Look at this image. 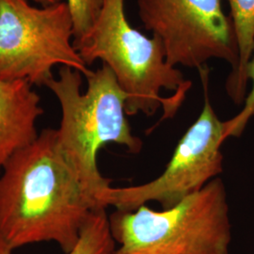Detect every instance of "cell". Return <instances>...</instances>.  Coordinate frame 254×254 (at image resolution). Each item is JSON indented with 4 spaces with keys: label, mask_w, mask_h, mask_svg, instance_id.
<instances>
[{
    "label": "cell",
    "mask_w": 254,
    "mask_h": 254,
    "mask_svg": "<svg viewBox=\"0 0 254 254\" xmlns=\"http://www.w3.org/2000/svg\"><path fill=\"white\" fill-rule=\"evenodd\" d=\"M96 209L61 154L56 129H44L0 173V238L13 251L55 242L69 254Z\"/></svg>",
    "instance_id": "6da1fadb"
},
{
    "label": "cell",
    "mask_w": 254,
    "mask_h": 254,
    "mask_svg": "<svg viewBox=\"0 0 254 254\" xmlns=\"http://www.w3.org/2000/svg\"><path fill=\"white\" fill-rule=\"evenodd\" d=\"M82 75L73 68L61 66L58 77L46 87L54 93L62 110L61 124L56 129L59 150L83 189L103 208L101 196L111 181L98 169L99 151L115 143L137 154L143 143L132 133L126 110L127 95L109 66L102 64L86 77L88 86L84 92Z\"/></svg>",
    "instance_id": "7a4b0ae2"
},
{
    "label": "cell",
    "mask_w": 254,
    "mask_h": 254,
    "mask_svg": "<svg viewBox=\"0 0 254 254\" xmlns=\"http://www.w3.org/2000/svg\"><path fill=\"white\" fill-rule=\"evenodd\" d=\"M73 46L90 67L96 61L109 66L127 95V116H153L160 108L172 118L190 90L191 82L167 63L162 43L131 27L125 0H104L98 18Z\"/></svg>",
    "instance_id": "3957f363"
},
{
    "label": "cell",
    "mask_w": 254,
    "mask_h": 254,
    "mask_svg": "<svg viewBox=\"0 0 254 254\" xmlns=\"http://www.w3.org/2000/svg\"><path fill=\"white\" fill-rule=\"evenodd\" d=\"M109 228L114 254H230L227 191L217 177L173 207L116 210Z\"/></svg>",
    "instance_id": "277c9868"
},
{
    "label": "cell",
    "mask_w": 254,
    "mask_h": 254,
    "mask_svg": "<svg viewBox=\"0 0 254 254\" xmlns=\"http://www.w3.org/2000/svg\"><path fill=\"white\" fill-rule=\"evenodd\" d=\"M58 65L85 77L92 73L73 46L68 4L60 1L39 8L28 0H0V78L46 86Z\"/></svg>",
    "instance_id": "5b68a950"
},
{
    "label": "cell",
    "mask_w": 254,
    "mask_h": 254,
    "mask_svg": "<svg viewBox=\"0 0 254 254\" xmlns=\"http://www.w3.org/2000/svg\"><path fill=\"white\" fill-rule=\"evenodd\" d=\"M198 71L203 88V108L180 138L165 171L142 185L110 186L101 196L103 208L113 206L119 211H133L150 201L158 202L162 209L170 208L200 191L222 173L224 122L218 119L209 99L207 65Z\"/></svg>",
    "instance_id": "8992f818"
},
{
    "label": "cell",
    "mask_w": 254,
    "mask_h": 254,
    "mask_svg": "<svg viewBox=\"0 0 254 254\" xmlns=\"http://www.w3.org/2000/svg\"><path fill=\"white\" fill-rule=\"evenodd\" d=\"M142 25L159 39L166 61L200 69L219 59L234 71L238 50L233 21L222 9V0H136Z\"/></svg>",
    "instance_id": "52a82bcc"
},
{
    "label": "cell",
    "mask_w": 254,
    "mask_h": 254,
    "mask_svg": "<svg viewBox=\"0 0 254 254\" xmlns=\"http://www.w3.org/2000/svg\"><path fill=\"white\" fill-rule=\"evenodd\" d=\"M43 114L41 98L29 82L0 78V173L38 137L37 121Z\"/></svg>",
    "instance_id": "ba28073f"
},
{
    "label": "cell",
    "mask_w": 254,
    "mask_h": 254,
    "mask_svg": "<svg viewBox=\"0 0 254 254\" xmlns=\"http://www.w3.org/2000/svg\"><path fill=\"white\" fill-rule=\"evenodd\" d=\"M231 8L238 63L228 76L226 91L229 97L240 105L244 103L249 81L246 69L254 53V0H228Z\"/></svg>",
    "instance_id": "9c48e42d"
},
{
    "label": "cell",
    "mask_w": 254,
    "mask_h": 254,
    "mask_svg": "<svg viewBox=\"0 0 254 254\" xmlns=\"http://www.w3.org/2000/svg\"><path fill=\"white\" fill-rule=\"evenodd\" d=\"M115 245L106 209H96L86 221L77 244L67 254H114ZM12 253L13 250L0 238V254Z\"/></svg>",
    "instance_id": "30bf717a"
},
{
    "label": "cell",
    "mask_w": 254,
    "mask_h": 254,
    "mask_svg": "<svg viewBox=\"0 0 254 254\" xmlns=\"http://www.w3.org/2000/svg\"><path fill=\"white\" fill-rule=\"evenodd\" d=\"M104 0H67L72 14L73 41H78L91 29L100 13Z\"/></svg>",
    "instance_id": "8fae6325"
},
{
    "label": "cell",
    "mask_w": 254,
    "mask_h": 254,
    "mask_svg": "<svg viewBox=\"0 0 254 254\" xmlns=\"http://www.w3.org/2000/svg\"><path fill=\"white\" fill-rule=\"evenodd\" d=\"M246 76L252 82V90L243 103V109L234 118L224 122V138L239 137L245 131L249 122L254 117V54L247 65Z\"/></svg>",
    "instance_id": "7c38bea8"
},
{
    "label": "cell",
    "mask_w": 254,
    "mask_h": 254,
    "mask_svg": "<svg viewBox=\"0 0 254 254\" xmlns=\"http://www.w3.org/2000/svg\"><path fill=\"white\" fill-rule=\"evenodd\" d=\"M33 1H35L37 3H39V4L43 5V6H47V5H52V4H55V3H58V2H60L62 0H33Z\"/></svg>",
    "instance_id": "4fadbf2b"
}]
</instances>
